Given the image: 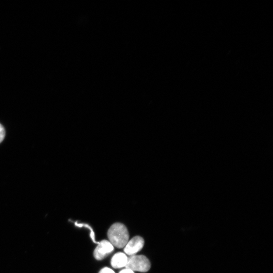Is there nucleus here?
I'll return each instance as SVG.
<instances>
[{"mask_svg": "<svg viewBox=\"0 0 273 273\" xmlns=\"http://www.w3.org/2000/svg\"><path fill=\"white\" fill-rule=\"evenodd\" d=\"M75 224L76 226H78V227H82V226H84V227H85V228H88V229L90 230V237L91 239H92L93 241L94 242V243H97L98 244H99V242H96V240H95V234H94L93 230L92 229V228H91V226H89V225H88L87 224L77 223L76 222H75Z\"/></svg>", "mask_w": 273, "mask_h": 273, "instance_id": "423d86ee", "label": "nucleus"}, {"mask_svg": "<svg viewBox=\"0 0 273 273\" xmlns=\"http://www.w3.org/2000/svg\"><path fill=\"white\" fill-rule=\"evenodd\" d=\"M107 236L112 245L118 248L125 247L128 241V230L125 225L120 222L114 223L110 227Z\"/></svg>", "mask_w": 273, "mask_h": 273, "instance_id": "f257e3e1", "label": "nucleus"}, {"mask_svg": "<svg viewBox=\"0 0 273 273\" xmlns=\"http://www.w3.org/2000/svg\"><path fill=\"white\" fill-rule=\"evenodd\" d=\"M119 273H134V272H133V271L126 268L120 271Z\"/></svg>", "mask_w": 273, "mask_h": 273, "instance_id": "1a4fd4ad", "label": "nucleus"}, {"mask_svg": "<svg viewBox=\"0 0 273 273\" xmlns=\"http://www.w3.org/2000/svg\"><path fill=\"white\" fill-rule=\"evenodd\" d=\"M126 268L132 271L147 272L151 267L149 260L143 255H131L128 258Z\"/></svg>", "mask_w": 273, "mask_h": 273, "instance_id": "f03ea898", "label": "nucleus"}, {"mask_svg": "<svg viewBox=\"0 0 273 273\" xmlns=\"http://www.w3.org/2000/svg\"><path fill=\"white\" fill-rule=\"evenodd\" d=\"M114 250V246L108 241L104 240L99 243L94 251V256L98 260L104 259Z\"/></svg>", "mask_w": 273, "mask_h": 273, "instance_id": "7ed1b4c3", "label": "nucleus"}, {"mask_svg": "<svg viewBox=\"0 0 273 273\" xmlns=\"http://www.w3.org/2000/svg\"><path fill=\"white\" fill-rule=\"evenodd\" d=\"M128 261V257L123 253L118 252L114 254L111 258V265L115 268L125 267Z\"/></svg>", "mask_w": 273, "mask_h": 273, "instance_id": "39448f33", "label": "nucleus"}, {"mask_svg": "<svg viewBox=\"0 0 273 273\" xmlns=\"http://www.w3.org/2000/svg\"><path fill=\"white\" fill-rule=\"evenodd\" d=\"M99 273H115V272L111 268L105 267L103 268Z\"/></svg>", "mask_w": 273, "mask_h": 273, "instance_id": "6e6552de", "label": "nucleus"}, {"mask_svg": "<svg viewBox=\"0 0 273 273\" xmlns=\"http://www.w3.org/2000/svg\"><path fill=\"white\" fill-rule=\"evenodd\" d=\"M144 245V239L136 236L128 241L124 247V251L127 255H133L143 248Z\"/></svg>", "mask_w": 273, "mask_h": 273, "instance_id": "20e7f679", "label": "nucleus"}, {"mask_svg": "<svg viewBox=\"0 0 273 273\" xmlns=\"http://www.w3.org/2000/svg\"><path fill=\"white\" fill-rule=\"evenodd\" d=\"M5 136V130L3 126L0 124V143L3 141Z\"/></svg>", "mask_w": 273, "mask_h": 273, "instance_id": "0eeeda50", "label": "nucleus"}]
</instances>
